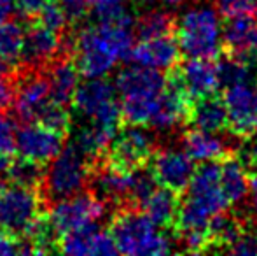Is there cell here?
Wrapping results in <instances>:
<instances>
[{"label":"cell","instance_id":"cell-29","mask_svg":"<svg viewBox=\"0 0 257 256\" xmlns=\"http://www.w3.org/2000/svg\"><path fill=\"white\" fill-rule=\"evenodd\" d=\"M173 30H175V20L166 11H151L137 21V35L140 41L172 35Z\"/></svg>","mask_w":257,"mask_h":256},{"label":"cell","instance_id":"cell-8","mask_svg":"<svg viewBox=\"0 0 257 256\" xmlns=\"http://www.w3.org/2000/svg\"><path fill=\"white\" fill-rule=\"evenodd\" d=\"M107 153L108 165L132 172L149 163L153 154V137L140 125H132L122 130L119 128Z\"/></svg>","mask_w":257,"mask_h":256},{"label":"cell","instance_id":"cell-25","mask_svg":"<svg viewBox=\"0 0 257 256\" xmlns=\"http://www.w3.org/2000/svg\"><path fill=\"white\" fill-rule=\"evenodd\" d=\"M115 133L112 130H107L100 125H88L82 127L75 135L74 146L84 154L88 160H98L102 154H105L110 147L112 140H114Z\"/></svg>","mask_w":257,"mask_h":256},{"label":"cell","instance_id":"cell-39","mask_svg":"<svg viewBox=\"0 0 257 256\" xmlns=\"http://www.w3.org/2000/svg\"><path fill=\"white\" fill-rule=\"evenodd\" d=\"M67 13L68 20H81L89 13V4L91 0H60Z\"/></svg>","mask_w":257,"mask_h":256},{"label":"cell","instance_id":"cell-10","mask_svg":"<svg viewBox=\"0 0 257 256\" xmlns=\"http://www.w3.org/2000/svg\"><path fill=\"white\" fill-rule=\"evenodd\" d=\"M194 160L186 151L165 149L153 153L149 158V170L153 172L158 186L182 195L194 174Z\"/></svg>","mask_w":257,"mask_h":256},{"label":"cell","instance_id":"cell-34","mask_svg":"<svg viewBox=\"0 0 257 256\" xmlns=\"http://www.w3.org/2000/svg\"><path fill=\"white\" fill-rule=\"evenodd\" d=\"M37 21L41 25H44L46 28L53 32H58L60 34L68 23V16L65 13L63 6L60 2H54V0H48L46 6L39 11L37 14Z\"/></svg>","mask_w":257,"mask_h":256},{"label":"cell","instance_id":"cell-38","mask_svg":"<svg viewBox=\"0 0 257 256\" xmlns=\"http://www.w3.org/2000/svg\"><path fill=\"white\" fill-rule=\"evenodd\" d=\"M229 253L233 254H257V233L254 232H241V235L231 244Z\"/></svg>","mask_w":257,"mask_h":256},{"label":"cell","instance_id":"cell-6","mask_svg":"<svg viewBox=\"0 0 257 256\" xmlns=\"http://www.w3.org/2000/svg\"><path fill=\"white\" fill-rule=\"evenodd\" d=\"M42 216L41 198L35 188L13 185L0 193V228L13 235H23Z\"/></svg>","mask_w":257,"mask_h":256},{"label":"cell","instance_id":"cell-43","mask_svg":"<svg viewBox=\"0 0 257 256\" xmlns=\"http://www.w3.org/2000/svg\"><path fill=\"white\" fill-rule=\"evenodd\" d=\"M14 9H16V4H14V0H0V23L11 20Z\"/></svg>","mask_w":257,"mask_h":256},{"label":"cell","instance_id":"cell-47","mask_svg":"<svg viewBox=\"0 0 257 256\" xmlns=\"http://www.w3.org/2000/svg\"><path fill=\"white\" fill-rule=\"evenodd\" d=\"M254 93H255V114H257V84H255V88H254Z\"/></svg>","mask_w":257,"mask_h":256},{"label":"cell","instance_id":"cell-32","mask_svg":"<svg viewBox=\"0 0 257 256\" xmlns=\"http://www.w3.org/2000/svg\"><path fill=\"white\" fill-rule=\"evenodd\" d=\"M126 0H91L89 13L95 16L98 23H110L128 16L126 13Z\"/></svg>","mask_w":257,"mask_h":256},{"label":"cell","instance_id":"cell-15","mask_svg":"<svg viewBox=\"0 0 257 256\" xmlns=\"http://www.w3.org/2000/svg\"><path fill=\"white\" fill-rule=\"evenodd\" d=\"M51 88L46 75H28L18 86L14 95V109L23 121H37L41 113L51 102Z\"/></svg>","mask_w":257,"mask_h":256},{"label":"cell","instance_id":"cell-4","mask_svg":"<svg viewBox=\"0 0 257 256\" xmlns=\"http://www.w3.org/2000/svg\"><path fill=\"white\" fill-rule=\"evenodd\" d=\"M117 90L103 77H86L79 82L74 95V107L81 116L91 120V123L119 132L122 123L121 104H117Z\"/></svg>","mask_w":257,"mask_h":256},{"label":"cell","instance_id":"cell-35","mask_svg":"<svg viewBox=\"0 0 257 256\" xmlns=\"http://www.w3.org/2000/svg\"><path fill=\"white\" fill-rule=\"evenodd\" d=\"M18 127L16 121L0 113V156H13L16 153Z\"/></svg>","mask_w":257,"mask_h":256},{"label":"cell","instance_id":"cell-11","mask_svg":"<svg viewBox=\"0 0 257 256\" xmlns=\"http://www.w3.org/2000/svg\"><path fill=\"white\" fill-rule=\"evenodd\" d=\"M222 100L226 104L229 130L234 135L245 139L257 132L255 93L248 82H240L226 88Z\"/></svg>","mask_w":257,"mask_h":256},{"label":"cell","instance_id":"cell-27","mask_svg":"<svg viewBox=\"0 0 257 256\" xmlns=\"http://www.w3.org/2000/svg\"><path fill=\"white\" fill-rule=\"evenodd\" d=\"M25 32H27V28L18 21L7 20L0 23V58L13 63L18 58H21Z\"/></svg>","mask_w":257,"mask_h":256},{"label":"cell","instance_id":"cell-7","mask_svg":"<svg viewBox=\"0 0 257 256\" xmlns=\"http://www.w3.org/2000/svg\"><path fill=\"white\" fill-rule=\"evenodd\" d=\"M105 207L103 202L96 195L77 193L72 197L56 200L54 207L49 212V223H51L56 237H63L86 225L96 223L103 216Z\"/></svg>","mask_w":257,"mask_h":256},{"label":"cell","instance_id":"cell-12","mask_svg":"<svg viewBox=\"0 0 257 256\" xmlns=\"http://www.w3.org/2000/svg\"><path fill=\"white\" fill-rule=\"evenodd\" d=\"M126 60L156 70H170L180 62V48L173 34L142 39L139 44L133 46Z\"/></svg>","mask_w":257,"mask_h":256},{"label":"cell","instance_id":"cell-49","mask_svg":"<svg viewBox=\"0 0 257 256\" xmlns=\"http://www.w3.org/2000/svg\"><path fill=\"white\" fill-rule=\"evenodd\" d=\"M137 2H153V0H137Z\"/></svg>","mask_w":257,"mask_h":256},{"label":"cell","instance_id":"cell-33","mask_svg":"<svg viewBox=\"0 0 257 256\" xmlns=\"http://www.w3.org/2000/svg\"><path fill=\"white\" fill-rule=\"evenodd\" d=\"M37 121L61 133H67L72 125V118L70 113L67 111V106H61V104H56L53 100L46 106V109L41 113Z\"/></svg>","mask_w":257,"mask_h":256},{"label":"cell","instance_id":"cell-41","mask_svg":"<svg viewBox=\"0 0 257 256\" xmlns=\"http://www.w3.org/2000/svg\"><path fill=\"white\" fill-rule=\"evenodd\" d=\"M46 2H48V0H14L16 9L27 18L37 16L39 11L46 6Z\"/></svg>","mask_w":257,"mask_h":256},{"label":"cell","instance_id":"cell-2","mask_svg":"<svg viewBox=\"0 0 257 256\" xmlns=\"http://www.w3.org/2000/svg\"><path fill=\"white\" fill-rule=\"evenodd\" d=\"M110 235L121 254L161 256L172 253L170 239L158 230L144 211L126 209L114 216Z\"/></svg>","mask_w":257,"mask_h":256},{"label":"cell","instance_id":"cell-46","mask_svg":"<svg viewBox=\"0 0 257 256\" xmlns=\"http://www.w3.org/2000/svg\"><path fill=\"white\" fill-rule=\"evenodd\" d=\"M159 2H161V6L165 7V9L172 11V9H179L186 0H159Z\"/></svg>","mask_w":257,"mask_h":256},{"label":"cell","instance_id":"cell-21","mask_svg":"<svg viewBox=\"0 0 257 256\" xmlns=\"http://www.w3.org/2000/svg\"><path fill=\"white\" fill-rule=\"evenodd\" d=\"M222 48L224 53L257 49V20L248 14L227 18L222 27Z\"/></svg>","mask_w":257,"mask_h":256},{"label":"cell","instance_id":"cell-31","mask_svg":"<svg viewBox=\"0 0 257 256\" xmlns=\"http://www.w3.org/2000/svg\"><path fill=\"white\" fill-rule=\"evenodd\" d=\"M158 188L153 172L146 167H140L132 170V183H130V193L128 198L130 202H133L135 205H142L147 198L151 197V193Z\"/></svg>","mask_w":257,"mask_h":256},{"label":"cell","instance_id":"cell-42","mask_svg":"<svg viewBox=\"0 0 257 256\" xmlns=\"http://www.w3.org/2000/svg\"><path fill=\"white\" fill-rule=\"evenodd\" d=\"M14 95L16 92H14L13 84L6 77H0V113H4L14 102Z\"/></svg>","mask_w":257,"mask_h":256},{"label":"cell","instance_id":"cell-20","mask_svg":"<svg viewBox=\"0 0 257 256\" xmlns=\"http://www.w3.org/2000/svg\"><path fill=\"white\" fill-rule=\"evenodd\" d=\"M180 200L179 195L172 190H166L163 186L156 188L151 197L140 205L144 212L149 216V219L158 228H175L177 214H179Z\"/></svg>","mask_w":257,"mask_h":256},{"label":"cell","instance_id":"cell-30","mask_svg":"<svg viewBox=\"0 0 257 256\" xmlns=\"http://www.w3.org/2000/svg\"><path fill=\"white\" fill-rule=\"evenodd\" d=\"M44 165L21 156L20 160L11 161L7 170V178L13 181V185L27 186V188H37L41 183H44Z\"/></svg>","mask_w":257,"mask_h":256},{"label":"cell","instance_id":"cell-5","mask_svg":"<svg viewBox=\"0 0 257 256\" xmlns=\"http://www.w3.org/2000/svg\"><path fill=\"white\" fill-rule=\"evenodd\" d=\"M89 179V160L72 144L49 161L44 176V186L51 200L72 197L82 192Z\"/></svg>","mask_w":257,"mask_h":256},{"label":"cell","instance_id":"cell-19","mask_svg":"<svg viewBox=\"0 0 257 256\" xmlns=\"http://www.w3.org/2000/svg\"><path fill=\"white\" fill-rule=\"evenodd\" d=\"M182 146L194 161H220L229 156V151L222 139L215 137L212 132H203L198 128L187 130Z\"/></svg>","mask_w":257,"mask_h":256},{"label":"cell","instance_id":"cell-48","mask_svg":"<svg viewBox=\"0 0 257 256\" xmlns=\"http://www.w3.org/2000/svg\"><path fill=\"white\" fill-rule=\"evenodd\" d=\"M4 188H6V186H4V183L0 181V193H2V190H4Z\"/></svg>","mask_w":257,"mask_h":256},{"label":"cell","instance_id":"cell-36","mask_svg":"<svg viewBox=\"0 0 257 256\" xmlns=\"http://www.w3.org/2000/svg\"><path fill=\"white\" fill-rule=\"evenodd\" d=\"M217 9L222 16L233 18V16H245L255 11L257 0H215Z\"/></svg>","mask_w":257,"mask_h":256},{"label":"cell","instance_id":"cell-1","mask_svg":"<svg viewBox=\"0 0 257 256\" xmlns=\"http://www.w3.org/2000/svg\"><path fill=\"white\" fill-rule=\"evenodd\" d=\"M133 20L96 23L77 34L74 41L75 65L84 77H105L133 48Z\"/></svg>","mask_w":257,"mask_h":256},{"label":"cell","instance_id":"cell-9","mask_svg":"<svg viewBox=\"0 0 257 256\" xmlns=\"http://www.w3.org/2000/svg\"><path fill=\"white\" fill-rule=\"evenodd\" d=\"M63 140L65 133L39 121H27V125L18 130L16 151L21 158L46 165L63 149Z\"/></svg>","mask_w":257,"mask_h":256},{"label":"cell","instance_id":"cell-13","mask_svg":"<svg viewBox=\"0 0 257 256\" xmlns=\"http://www.w3.org/2000/svg\"><path fill=\"white\" fill-rule=\"evenodd\" d=\"M58 249L61 253L74 256L117 254V247H115V242L112 239L110 232L100 230L96 223L86 225L70 233H65L58 240Z\"/></svg>","mask_w":257,"mask_h":256},{"label":"cell","instance_id":"cell-44","mask_svg":"<svg viewBox=\"0 0 257 256\" xmlns=\"http://www.w3.org/2000/svg\"><path fill=\"white\" fill-rule=\"evenodd\" d=\"M248 195H250L252 207L257 212V170L248 174Z\"/></svg>","mask_w":257,"mask_h":256},{"label":"cell","instance_id":"cell-16","mask_svg":"<svg viewBox=\"0 0 257 256\" xmlns=\"http://www.w3.org/2000/svg\"><path fill=\"white\" fill-rule=\"evenodd\" d=\"M166 77L156 68L135 65L122 68L115 77V90L121 97L130 95H161Z\"/></svg>","mask_w":257,"mask_h":256},{"label":"cell","instance_id":"cell-45","mask_svg":"<svg viewBox=\"0 0 257 256\" xmlns=\"http://www.w3.org/2000/svg\"><path fill=\"white\" fill-rule=\"evenodd\" d=\"M11 72H13V62H7V60L0 58V77H7Z\"/></svg>","mask_w":257,"mask_h":256},{"label":"cell","instance_id":"cell-24","mask_svg":"<svg viewBox=\"0 0 257 256\" xmlns=\"http://www.w3.org/2000/svg\"><path fill=\"white\" fill-rule=\"evenodd\" d=\"M220 192L229 205L238 204L248 193V176L236 156L220 160Z\"/></svg>","mask_w":257,"mask_h":256},{"label":"cell","instance_id":"cell-18","mask_svg":"<svg viewBox=\"0 0 257 256\" xmlns=\"http://www.w3.org/2000/svg\"><path fill=\"white\" fill-rule=\"evenodd\" d=\"M60 51V35L46 28L44 25L37 23L27 28L23 42V53L21 58L30 65L46 63Z\"/></svg>","mask_w":257,"mask_h":256},{"label":"cell","instance_id":"cell-40","mask_svg":"<svg viewBox=\"0 0 257 256\" xmlns=\"http://www.w3.org/2000/svg\"><path fill=\"white\" fill-rule=\"evenodd\" d=\"M0 254H20V239L9 232H0Z\"/></svg>","mask_w":257,"mask_h":256},{"label":"cell","instance_id":"cell-17","mask_svg":"<svg viewBox=\"0 0 257 256\" xmlns=\"http://www.w3.org/2000/svg\"><path fill=\"white\" fill-rule=\"evenodd\" d=\"M186 123L191 128H198L212 133L224 132V130L229 128L226 104L219 97V93L193 100Z\"/></svg>","mask_w":257,"mask_h":256},{"label":"cell","instance_id":"cell-50","mask_svg":"<svg viewBox=\"0 0 257 256\" xmlns=\"http://www.w3.org/2000/svg\"><path fill=\"white\" fill-rule=\"evenodd\" d=\"M255 13H257V6H255Z\"/></svg>","mask_w":257,"mask_h":256},{"label":"cell","instance_id":"cell-22","mask_svg":"<svg viewBox=\"0 0 257 256\" xmlns=\"http://www.w3.org/2000/svg\"><path fill=\"white\" fill-rule=\"evenodd\" d=\"M48 79L53 102L68 106L74 100L75 90L81 82V70L72 60H60L53 65Z\"/></svg>","mask_w":257,"mask_h":256},{"label":"cell","instance_id":"cell-28","mask_svg":"<svg viewBox=\"0 0 257 256\" xmlns=\"http://www.w3.org/2000/svg\"><path fill=\"white\" fill-rule=\"evenodd\" d=\"M215 65L220 88H229L233 84L248 82L254 77V72L248 68V65H245L238 58H234L233 55H227V53H222L215 60Z\"/></svg>","mask_w":257,"mask_h":256},{"label":"cell","instance_id":"cell-14","mask_svg":"<svg viewBox=\"0 0 257 256\" xmlns=\"http://www.w3.org/2000/svg\"><path fill=\"white\" fill-rule=\"evenodd\" d=\"M175 68L193 100L215 95L219 92L220 84L219 77H217L215 60L187 58L186 62L177 63Z\"/></svg>","mask_w":257,"mask_h":256},{"label":"cell","instance_id":"cell-26","mask_svg":"<svg viewBox=\"0 0 257 256\" xmlns=\"http://www.w3.org/2000/svg\"><path fill=\"white\" fill-rule=\"evenodd\" d=\"M243 225L234 214L227 212H219L215 214L208 223V239H210V249L213 247H226L229 249L231 244L241 235Z\"/></svg>","mask_w":257,"mask_h":256},{"label":"cell","instance_id":"cell-3","mask_svg":"<svg viewBox=\"0 0 257 256\" xmlns=\"http://www.w3.org/2000/svg\"><path fill=\"white\" fill-rule=\"evenodd\" d=\"M173 35L180 53L189 58L217 60L224 53L219 14L210 7H194L175 21Z\"/></svg>","mask_w":257,"mask_h":256},{"label":"cell","instance_id":"cell-37","mask_svg":"<svg viewBox=\"0 0 257 256\" xmlns=\"http://www.w3.org/2000/svg\"><path fill=\"white\" fill-rule=\"evenodd\" d=\"M241 144H243V146L240 147L236 158L245 167V170L255 172L257 170V135L252 133V135L245 137Z\"/></svg>","mask_w":257,"mask_h":256},{"label":"cell","instance_id":"cell-23","mask_svg":"<svg viewBox=\"0 0 257 256\" xmlns=\"http://www.w3.org/2000/svg\"><path fill=\"white\" fill-rule=\"evenodd\" d=\"M130 183H132V172L121 170V168L107 163L96 172L95 179H93V190L102 202H117L128 198Z\"/></svg>","mask_w":257,"mask_h":256}]
</instances>
